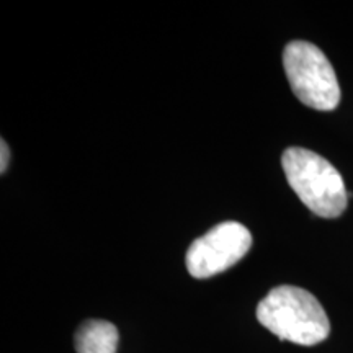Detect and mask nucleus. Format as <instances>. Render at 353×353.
Here are the masks:
<instances>
[{
	"label": "nucleus",
	"instance_id": "obj_6",
	"mask_svg": "<svg viewBox=\"0 0 353 353\" xmlns=\"http://www.w3.org/2000/svg\"><path fill=\"white\" fill-rule=\"evenodd\" d=\"M0 145H2V151H0V154H2V159H0V172L3 174L8 167V161H10V151H8V145L3 139L2 143H0Z\"/></svg>",
	"mask_w": 353,
	"mask_h": 353
},
{
	"label": "nucleus",
	"instance_id": "obj_4",
	"mask_svg": "<svg viewBox=\"0 0 353 353\" xmlns=\"http://www.w3.org/2000/svg\"><path fill=\"white\" fill-rule=\"evenodd\" d=\"M250 247L249 229L236 221L221 223L188 247L187 270L198 280L214 276L244 259Z\"/></svg>",
	"mask_w": 353,
	"mask_h": 353
},
{
	"label": "nucleus",
	"instance_id": "obj_1",
	"mask_svg": "<svg viewBox=\"0 0 353 353\" xmlns=\"http://www.w3.org/2000/svg\"><path fill=\"white\" fill-rule=\"evenodd\" d=\"M257 319L280 341L312 347L330 334V322L321 303L298 286L273 288L257 306Z\"/></svg>",
	"mask_w": 353,
	"mask_h": 353
},
{
	"label": "nucleus",
	"instance_id": "obj_3",
	"mask_svg": "<svg viewBox=\"0 0 353 353\" xmlns=\"http://www.w3.org/2000/svg\"><path fill=\"white\" fill-rule=\"evenodd\" d=\"M283 65L291 90L309 108L332 112L341 103V87L332 64L319 48L291 41L283 51Z\"/></svg>",
	"mask_w": 353,
	"mask_h": 353
},
{
	"label": "nucleus",
	"instance_id": "obj_2",
	"mask_svg": "<svg viewBox=\"0 0 353 353\" xmlns=\"http://www.w3.org/2000/svg\"><path fill=\"white\" fill-rule=\"evenodd\" d=\"M290 187L316 216L339 218L347 210L348 193L342 175L327 159L303 148H288L281 156Z\"/></svg>",
	"mask_w": 353,
	"mask_h": 353
},
{
	"label": "nucleus",
	"instance_id": "obj_5",
	"mask_svg": "<svg viewBox=\"0 0 353 353\" xmlns=\"http://www.w3.org/2000/svg\"><path fill=\"white\" fill-rule=\"evenodd\" d=\"M118 329L112 322L88 319L82 322L76 332L77 353H117Z\"/></svg>",
	"mask_w": 353,
	"mask_h": 353
}]
</instances>
